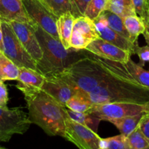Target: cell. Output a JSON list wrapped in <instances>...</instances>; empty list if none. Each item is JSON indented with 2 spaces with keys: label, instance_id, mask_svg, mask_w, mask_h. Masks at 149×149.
Here are the masks:
<instances>
[{
  "label": "cell",
  "instance_id": "1",
  "mask_svg": "<svg viewBox=\"0 0 149 149\" xmlns=\"http://www.w3.org/2000/svg\"><path fill=\"white\" fill-rule=\"evenodd\" d=\"M97 63L111 74L88 94L93 104L107 103H149V89L136 81L122 63L92 54Z\"/></svg>",
  "mask_w": 149,
  "mask_h": 149
},
{
  "label": "cell",
  "instance_id": "2",
  "mask_svg": "<svg viewBox=\"0 0 149 149\" xmlns=\"http://www.w3.org/2000/svg\"><path fill=\"white\" fill-rule=\"evenodd\" d=\"M31 124L42 128L49 136H64L66 107L42 90L23 94Z\"/></svg>",
  "mask_w": 149,
  "mask_h": 149
},
{
  "label": "cell",
  "instance_id": "3",
  "mask_svg": "<svg viewBox=\"0 0 149 149\" xmlns=\"http://www.w3.org/2000/svg\"><path fill=\"white\" fill-rule=\"evenodd\" d=\"M36 36L42 51V58L36 62V71L45 77L55 76L66 67L87 55L86 49H65L60 39H56L33 22Z\"/></svg>",
  "mask_w": 149,
  "mask_h": 149
},
{
  "label": "cell",
  "instance_id": "4",
  "mask_svg": "<svg viewBox=\"0 0 149 149\" xmlns=\"http://www.w3.org/2000/svg\"><path fill=\"white\" fill-rule=\"evenodd\" d=\"M111 75V74L87 51L86 56L77 60L55 76L64 80L77 92L88 95Z\"/></svg>",
  "mask_w": 149,
  "mask_h": 149
},
{
  "label": "cell",
  "instance_id": "5",
  "mask_svg": "<svg viewBox=\"0 0 149 149\" xmlns=\"http://www.w3.org/2000/svg\"><path fill=\"white\" fill-rule=\"evenodd\" d=\"M1 22L3 31L1 52L19 68L26 67L36 71V62L22 45L10 23Z\"/></svg>",
  "mask_w": 149,
  "mask_h": 149
},
{
  "label": "cell",
  "instance_id": "6",
  "mask_svg": "<svg viewBox=\"0 0 149 149\" xmlns=\"http://www.w3.org/2000/svg\"><path fill=\"white\" fill-rule=\"evenodd\" d=\"M31 125L28 113L21 109L0 107V142H7L14 135H23Z\"/></svg>",
  "mask_w": 149,
  "mask_h": 149
},
{
  "label": "cell",
  "instance_id": "7",
  "mask_svg": "<svg viewBox=\"0 0 149 149\" xmlns=\"http://www.w3.org/2000/svg\"><path fill=\"white\" fill-rule=\"evenodd\" d=\"M149 111V103L140 104L133 103H107L93 104L88 111L101 121L119 119L128 116H135Z\"/></svg>",
  "mask_w": 149,
  "mask_h": 149
},
{
  "label": "cell",
  "instance_id": "8",
  "mask_svg": "<svg viewBox=\"0 0 149 149\" xmlns=\"http://www.w3.org/2000/svg\"><path fill=\"white\" fill-rule=\"evenodd\" d=\"M63 138L79 149H101L102 138L97 132L68 117L65 119Z\"/></svg>",
  "mask_w": 149,
  "mask_h": 149
},
{
  "label": "cell",
  "instance_id": "9",
  "mask_svg": "<svg viewBox=\"0 0 149 149\" xmlns=\"http://www.w3.org/2000/svg\"><path fill=\"white\" fill-rule=\"evenodd\" d=\"M31 20L56 39H59L57 30L58 17L52 13L42 0H22Z\"/></svg>",
  "mask_w": 149,
  "mask_h": 149
},
{
  "label": "cell",
  "instance_id": "10",
  "mask_svg": "<svg viewBox=\"0 0 149 149\" xmlns=\"http://www.w3.org/2000/svg\"><path fill=\"white\" fill-rule=\"evenodd\" d=\"M98 38L93 20L86 16L76 17L70 39L71 47L84 49L92 42Z\"/></svg>",
  "mask_w": 149,
  "mask_h": 149
},
{
  "label": "cell",
  "instance_id": "11",
  "mask_svg": "<svg viewBox=\"0 0 149 149\" xmlns=\"http://www.w3.org/2000/svg\"><path fill=\"white\" fill-rule=\"evenodd\" d=\"M9 23L29 55L36 62L40 61L42 58V51L33 29V22L23 23L13 21Z\"/></svg>",
  "mask_w": 149,
  "mask_h": 149
},
{
  "label": "cell",
  "instance_id": "12",
  "mask_svg": "<svg viewBox=\"0 0 149 149\" xmlns=\"http://www.w3.org/2000/svg\"><path fill=\"white\" fill-rule=\"evenodd\" d=\"M84 49L100 58L122 63L123 64L126 63L130 59L132 55L128 51L121 49L100 38L92 42Z\"/></svg>",
  "mask_w": 149,
  "mask_h": 149
},
{
  "label": "cell",
  "instance_id": "13",
  "mask_svg": "<svg viewBox=\"0 0 149 149\" xmlns=\"http://www.w3.org/2000/svg\"><path fill=\"white\" fill-rule=\"evenodd\" d=\"M97 30L99 38L116 45L118 47L128 51L132 55H134L135 46L138 43L134 44L127 38L111 29L107 24L106 20L102 15L93 20Z\"/></svg>",
  "mask_w": 149,
  "mask_h": 149
},
{
  "label": "cell",
  "instance_id": "14",
  "mask_svg": "<svg viewBox=\"0 0 149 149\" xmlns=\"http://www.w3.org/2000/svg\"><path fill=\"white\" fill-rule=\"evenodd\" d=\"M41 90L64 106L66 102L77 93L75 89L58 76L45 77Z\"/></svg>",
  "mask_w": 149,
  "mask_h": 149
},
{
  "label": "cell",
  "instance_id": "15",
  "mask_svg": "<svg viewBox=\"0 0 149 149\" xmlns=\"http://www.w3.org/2000/svg\"><path fill=\"white\" fill-rule=\"evenodd\" d=\"M0 20L7 23L32 22L22 0H0Z\"/></svg>",
  "mask_w": 149,
  "mask_h": 149
},
{
  "label": "cell",
  "instance_id": "16",
  "mask_svg": "<svg viewBox=\"0 0 149 149\" xmlns=\"http://www.w3.org/2000/svg\"><path fill=\"white\" fill-rule=\"evenodd\" d=\"M45 79V77L37 71L21 67L19 68V75L17 79V84L16 87L23 94L39 90L43 85Z\"/></svg>",
  "mask_w": 149,
  "mask_h": 149
},
{
  "label": "cell",
  "instance_id": "17",
  "mask_svg": "<svg viewBox=\"0 0 149 149\" xmlns=\"http://www.w3.org/2000/svg\"><path fill=\"white\" fill-rule=\"evenodd\" d=\"M75 17L71 13H66L58 17L57 20V30L59 39L65 49H69L70 39L73 31Z\"/></svg>",
  "mask_w": 149,
  "mask_h": 149
},
{
  "label": "cell",
  "instance_id": "18",
  "mask_svg": "<svg viewBox=\"0 0 149 149\" xmlns=\"http://www.w3.org/2000/svg\"><path fill=\"white\" fill-rule=\"evenodd\" d=\"M124 24L130 35V40L134 44H136L138 39L141 34L145 31L146 25L144 20L136 15L127 16L124 17Z\"/></svg>",
  "mask_w": 149,
  "mask_h": 149
},
{
  "label": "cell",
  "instance_id": "19",
  "mask_svg": "<svg viewBox=\"0 0 149 149\" xmlns=\"http://www.w3.org/2000/svg\"><path fill=\"white\" fill-rule=\"evenodd\" d=\"M143 113H140L135 116H125L119 119H110L108 122L113 124L119 130L120 134L127 137L134 130L138 127V124Z\"/></svg>",
  "mask_w": 149,
  "mask_h": 149
},
{
  "label": "cell",
  "instance_id": "20",
  "mask_svg": "<svg viewBox=\"0 0 149 149\" xmlns=\"http://www.w3.org/2000/svg\"><path fill=\"white\" fill-rule=\"evenodd\" d=\"M66 111L68 113V116L69 119L79 124L87 127L97 133L99 124L100 122V119L96 117L92 113L89 112H84V113H79V112H75L66 108Z\"/></svg>",
  "mask_w": 149,
  "mask_h": 149
},
{
  "label": "cell",
  "instance_id": "21",
  "mask_svg": "<svg viewBox=\"0 0 149 149\" xmlns=\"http://www.w3.org/2000/svg\"><path fill=\"white\" fill-rule=\"evenodd\" d=\"M93 105V103L89 99L88 95L77 92L66 102L65 106L73 111L84 113L88 111Z\"/></svg>",
  "mask_w": 149,
  "mask_h": 149
},
{
  "label": "cell",
  "instance_id": "22",
  "mask_svg": "<svg viewBox=\"0 0 149 149\" xmlns=\"http://www.w3.org/2000/svg\"><path fill=\"white\" fill-rule=\"evenodd\" d=\"M19 75V67L0 51V77L3 81L17 80Z\"/></svg>",
  "mask_w": 149,
  "mask_h": 149
},
{
  "label": "cell",
  "instance_id": "23",
  "mask_svg": "<svg viewBox=\"0 0 149 149\" xmlns=\"http://www.w3.org/2000/svg\"><path fill=\"white\" fill-rule=\"evenodd\" d=\"M107 10L123 18L137 15L132 0H109Z\"/></svg>",
  "mask_w": 149,
  "mask_h": 149
},
{
  "label": "cell",
  "instance_id": "24",
  "mask_svg": "<svg viewBox=\"0 0 149 149\" xmlns=\"http://www.w3.org/2000/svg\"><path fill=\"white\" fill-rule=\"evenodd\" d=\"M124 65L138 82L149 89V71L144 69L143 67L134 62L131 58Z\"/></svg>",
  "mask_w": 149,
  "mask_h": 149
},
{
  "label": "cell",
  "instance_id": "25",
  "mask_svg": "<svg viewBox=\"0 0 149 149\" xmlns=\"http://www.w3.org/2000/svg\"><path fill=\"white\" fill-rule=\"evenodd\" d=\"M100 15L105 17L109 27L119 34L130 39V35L124 24L123 17L117 15L109 10H105Z\"/></svg>",
  "mask_w": 149,
  "mask_h": 149
},
{
  "label": "cell",
  "instance_id": "26",
  "mask_svg": "<svg viewBox=\"0 0 149 149\" xmlns=\"http://www.w3.org/2000/svg\"><path fill=\"white\" fill-rule=\"evenodd\" d=\"M109 0H91L87 4L84 16L92 20H95L105 10H107Z\"/></svg>",
  "mask_w": 149,
  "mask_h": 149
},
{
  "label": "cell",
  "instance_id": "27",
  "mask_svg": "<svg viewBox=\"0 0 149 149\" xmlns=\"http://www.w3.org/2000/svg\"><path fill=\"white\" fill-rule=\"evenodd\" d=\"M101 149H130L127 137L118 135L101 140Z\"/></svg>",
  "mask_w": 149,
  "mask_h": 149
},
{
  "label": "cell",
  "instance_id": "28",
  "mask_svg": "<svg viewBox=\"0 0 149 149\" xmlns=\"http://www.w3.org/2000/svg\"><path fill=\"white\" fill-rule=\"evenodd\" d=\"M42 1L57 17H60L66 13H71V5L68 0H42Z\"/></svg>",
  "mask_w": 149,
  "mask_h": 149
},
{
  "label": "cell",
  "instance_id": "29",
  "mask_svg": "<svg viewBox=\"0 0 149 149\" xmlns=\"http://www.w3.org/2000/svg\"><path fill=\"white\" fill-rule=\"evenodd\" d=\"M127 139L130 149H146L149 147V141L143 135L138 127L127 137Z\"/></svg>",
  "mask_w": 149,
  "mask_h": 149
},
{
  "label": "cell",
  "instance_id": "30",
  "mask_svg": "<svg viewBox=\"0 0 149 149\" xmlns=\"http://www.w3.org/2000/svg\"><path fill=\"white\" fill-rule=\"evenodd\" d=\"M91 0H68L71 5V13L74 17L84 16L86 7Z\"/></svg>",
  "mask_w": 149,
  "mask_h": 149
},
{
  "label": "cell",
  "instance_id": "31",
  "mask_svg": "<svg viewBox=\"0 0 149 149\" xmlns=\"http://www.w3.org/2000/svg\"><path fill=\"white\" fill-rule=\"evenodd\" d=\"M137 15L144 20L149 16V0H132Z\"/></svg>",
  "mask_w": 149,
  "mask_h": 149
},
{
  "label": "cell",
  "instance_id": "32",
  "mask_svg": "<svg viewBox=\"0 0 149 149\" xmlns=\"http://www.w3.org/2000/svg\"><path fill=\"white\" fill-rule=\"evenodd\" d=\"M134 55H137L139 58V63L141 66L144 67L146 63H149V46L145 45V46L140 47L137 44L135 48Z\"/></svg>",
  "mask_w": 149,
  "mask_h": 149
},
{
  "label": "cell",
  "instance_id": "33",
  "mask_svg": "<svg viewBox=\"0 0 149 149\" xmlns=\"http://www.w3.org/2000/svg\"><path fill=\"white\" fill-rule=\"evenodd\" d=\"M138 127L143 135L149 141V111L143 113Z\"/></svg>",
  "mask_w": 149,
  "mask_h": 149
},
{
  "label": "cell",
  "instance_id": "34",
  "mask_svg": "<svg viewBox=\"0 0 149 149\" xmlns=\"http://www.w3.org/2000/svg\"><path fill=\"white\" fill-rule=\"evenodd\" d=\"M8 100V90L7 86L4 84V82H1L0 83V107H7Z\"/></svg>",
  "mask_w": 149,
  "mask_h": 149
},
{
  "label": "cell",
  "instance_id": "35",
  "mask_svg": "<svg viewBox=\"0 0 149 149\" xmlns=\"http://www.w3.org/2000/svg\"><path fill=\"white\" fill-rule=\"evenodd\" d=\"M146 25V29L145 31L143 32V35L144 38H145V40L146 42V44L148 46H149V16L144 20Z\"/></svg>",
  "mask_w": 149,
  "mask_h": 149
},
{
  "label": "cell",
  "instance_id": "36",
  "mask_svg": "<svg viewBox=\"0 0 149 149\" xmlns=\"http://www.w3.org/2000/svg\"><path fill=\"white\" fill-rule=\"evenodd\" d=\"M2 41H3V31H2V27H1V22L0 20V51L1 52L2 50Z\"/></svg>",
  "mask_w": 149,
  "mask_h": 149
},
{
  "label": "cell",
  "instance_id": "37",
  "mask_svg": "<svg viewBox=\"0 0 149 149\" xmlns=\"http://www.w3.org/2000/svg\"><path fill=\"white\" fill-rule=\"evenodd\" d=\"M1 82H4V81H3V80H2V79H1V77H0V83H1Z\"/></svg>",
  "mask_w": 149,
  "mask_h": 149
},
{
  "label": "cell",
  "instance_id": "38",
  "mask_svg": "<svg viewBox=\"0 0 149 149\" xmlns=\"http://www.w3.org/2000/svg\"><path fill=\"white\" fill-rule=\"evenodd\" d=\"M0 149H7V148H2V147H0Z\"/></svg>",
  "mask_w": 149,
  "mask_h": 149
},
{
  "label": "cell",
  "instance_id": "39",
  "mask_svg": "<svg viewBox=\"0 0 149 149\" xmlns=\"http://www.w3.org/2000/svg\"><path fill=\"white\" fill-rule=\"evenodd\" d=\"M146 149H149V147H148V148H146Z\"/></svg>",
  "mask_w": 149,
  "mask_h": 149
}]
</instances>
